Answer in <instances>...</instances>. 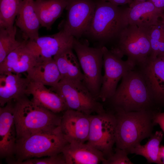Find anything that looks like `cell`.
Masks as SVG:
<instances>
[{
	"instance_id": "10",
	"label": "cell",
	"mask_w": 164,
	"mask_h": 164,
	"mask_svg": "<svg viewBox=\"0 0 164 164\" xmlns=\"http://www.w3.org/2000/svg\"><path fill=\"white\" fill-rule=\"evenodd\" d=\"M95 0H67L66 18L59 25L63 30L78 39L85 34L93 17Z\"/></svg>"
},
{
	"instance_id": "5",
	"label": "cell",
	"mask_w": 164,
	"mask_h": 164,
	"mask_svg": "<svg viewBox=\"0 0 164 164\" xmlns=\"http://www.w3.org/2000/svg\"><path fill=\"white\" fill-rule=\"evenodd\" d=\"M128 25L125 9L104 0H98L92 19L85 34L104 43L117 38Z\"/></svg>"
},
{
	"instance_id": "32",
	"label": "cell",
	"mask_w": 164,
	"mask_h": 164,
	"mask_svg": "<svg viewBox=\"0 0 164 164\" xmlns=\"http://www.w3.org/2000/svg\"><path fill=\"white\" fill-rule=\"evenodd\" d=\"M109 2L117 6L127 4H130L132 1V0H104Z\"/></svg>"
},
{
	"instance_id": "26",
	"label": "cell",
	"mask_w": 164,
	"mask_h": 164,
	"mask_svg": "<svg viewBox=\"0 0 164 164\" xmlns=\"http://www.w3.org/2000/svg\"><path fill=\"white\" fill-rule=\"evenodd\" d=\"M16 31L15 26L10 28L0 27V63L23 43L16 39Z\"/></svg>"
},
{
	"instance_id": "38",
	"label": "cell",
	"mask_w": 164,
	"mask_h": 164,
	"mask_svg": "<svg viewBox=\"0 0 164 164\" xmlns=\"http://www.w3.org/2000/svg\"><path fill=\"white\" fill-rule=\"evenodd\" d=\"M161 29L162 30V39L164 40V30H163Z\"/></svg>"
},
{
	"instance_id": "27",
	"label": "cell",
	"mask_w": 164,
	"mask_h": 164,
	"mask_svg": "<svg viewBox=\"0 0 164 164\" xmlns=\"http://www.w3.org/2000/svg\"><path fill=\"white\" fill-rule=\"evenodd\" d=\"M22 0H0V27L14 26Z\"/></svg>"
},
{
	"instance_id": "33",
	"label": "cell",
	"mask_w": 164,
	"mask_h": 164,
	"mask_svg": "<svg viewBox=\"0 0 164 164\" xmlns=\"http://www.w3.org/2000/svg\"><path fill=\"white\" fill-rule=\"evenodd\" d=\"M158 9L164 12V0H148Z\"/></svg>"
},
{
	"instance_id": "31",
	"label": "cell",
	"mask_w": 164,
	"mask_h": 164,
	"mask_svg": "<svg viewBox=\"0 0 164 164\" xmlns=\"http://www.w3.org/2000/svg\"><path fill=\"white\" fill-rule=\"evenodd\" d=\"M153 121L155 125H159L164 133V112L161 111L155 113L153 117Z\"/></svg>"
},
{
	"instance_id": "1",
	"label": "cell",
	"mask_w": 164,
	"mask_h": 164,
	"mask_svg": "<svg viewBox=\"0 0 164 164\" xmlns=\"http://www.w3.org/2000/svg\"><path fill=\"white\" fill-rule=\"evenodd\" d=\"M114 111H160L156 107L145 77L135 67L125 73L109 100Z\"/></svg>"
},
{
	"instance_id": "12",
	"label": "cell",
	"mask_w": 164,
	"mask_h": 164,
	"mask_svg": "<svg viewBox=\"0 0 164 164\" xmlns=\"http://www.w3.org/2000/svg\"><path fill=\"white\" fill-rule=\"evenodd\" d=\"M74 37L63 30L49 36L24 41L27 48L39 60L53 58L65 49L72 47Z\"/></svg>"
},
{
	"instance_id": "13",
	"label": "cell",
	"mask_w": 164,
	"mask_h": 164,
	"mask_svg": "<svg viewBox=\"0 0 164 164\" xmlns=\"http://www.w3.org/2000/svg\"><path fill=\"white\" fill-rule=\"evenodd\" d=\"M14 111V101L0 107V156L9 164L14 161L17 140Z\"/></svg>"
},
{
	"instance_id": "14",
	"label": "cell",
	"mask_w": 164,
	"mask_h": 164,
	"mask_svg": "<svg viewBox=\"0 0 164 164\" xmlns=\"http://www.w3.org/2000/svg\"><path fill=\"white\" fill-rule=\"evenodd\" d=\"M144 76L156 108H164V61L150 57L144 64L136 66Z\"/></svg>"
},
{
	"instance_id": "15",
	"label": "cell",
	"mask_w": 164,
	"mask_h": 164,
	"mask_svg": "<svg viewBox=\"0 0 164 164\" xmlns=\"http://www.w3.org/2000/svg\"><path fill=\"white\" fill-rule=\"evenodd\" d=\"M91 115L70 109L64 111L60 125L68 143H85L87 141Z\"/></svg>"
},
{
	"instance_id": "4",
	"label": "cell",
	"mask_w": 164,
	"mask_h": 164,
	"mask_svg": "<svg viewBox=\"0 0 164 164\" xmlns=\"http://www.w3.org/2000/svg\"><path fill=\"white\" fill-rule=\"evenodd\" d=\"M60 125L16 140L15 160L19 164L26 159L58 155L68 143Z\"/></svg>"
},
{
	"instance_id": "7",
	"label": "cell",
	"mask_w": 164,
	"mask_h": 164,
	"mask_svg": "<svg viewBox=\"0 0 164 164\" xmlns=\"http://www.w3.org/2000/svg\"><path fill=\"white\" fill-rule=\"evenodd\" d=\"M50 89L60 96L67 109L88 115L105 111L102 104L97 101L82 81L61 79Z\"/></svg>"
},
{
	"instance_id": "16",
	"label": "cell",
	"mask_w": 164,
	"mask_h": 164,
	"mask_svg": "<svg viewBox=\"0 0 164 164\" xmlns=\"http://www.w3.org/2000/svg\"><path fill=\"white\" fill-rule=\"evenodd\" d=\"M163 12L149 0L132 2L128 8L125 9L128 25H134L145 29L152 26H159V19Z\"/></svg>"
},
{
	"instance_id": "6",
	"label": "cell",
	"mask_w": 164,
	"mask_h": 164,
	"mask_svg": "<svg viewBox=\"0 0 164 164\" xmlns=\"http://www.w3.org/2000/svg\"><path fill=\"white\" fill-rule=\"evenodd\" d=\"M148 29L128 25L118 37L117 44L111 50L121 58L126 56L127 60L135 67L144 64L151 54Z\"/></svg>"
},
{
	"instance_id": "30",
	"label": "cell",
	"mask_w": 164,
	"mask_h": 164,
	"mask_svg": "<svg viewBox=\"0 0 164 164\" xmlns=\"http://www.w3.org/2000/svg\"><path fill=\"white\" fill-rule=\"evenodd\" d=\"M19 164H66V162L62 153V154L60 153L46 158L29 159L22 162Z\"/></svg>"
},
{
	"instance_id": "34",
	"label": "cell",
	"mask_w": 164,
	"mask_h": 164,
	"mask_svg": "<svg viewBox=\"0 0 164 164\" xmlns=\"http://www.w3.org/2000/svg\"><path fill=\"white\" fill-rule=\"evenodd\" d=\"M159 20V26L160 28L164 30V12H162L160 15Z\"/></svg>"
},
{
	"instance_id": "17",
	"label": "cell",
	"mask_w": 164,
	"mask_h": 164,
	"mask_svg": "<svg viewBox=\"0 0 164 164\" xmlns=\"http://www.w3.org/2000/svg\"><path fill=\"white\" fill-rule=\"evenodd\" d=\"M62 153L66 164H97L105 160L103 154L85 143H68Z\"/></svg>"
},
{
	"instance_id": "9",
	"label": "cell",
	"mask_w": 164,
	"mask_h": 164,
	"mask_svg": "<svg viewBox=\"0 0 164 164\" xmlns=\"http://www.w3.org/2000/svg\"><path fill=\"white\" fill-rule=\"evenodd\" d=\"M116 119L114 114L106 111L91 115L87 143L108 158L113 153L115 143Z\"/></svg>"
},
{
	"instance_id": "35",
	"label": "cell",
	"mask_w": 164,
	"mask_h": 164,
	"mask_svg": "<svg viewBox=\"0 0 164 164\" xmlns=\"http://www.w3.org/2000/svg\"><path fill=\"white\" fill-rule=\"evenodd\" d=\"M159 156L162 164H164V146H160L159 150Z\"/></svg>"
},
{
	"instance_id": "28",
	"label": "cell",
	"mask_w": 164,
	"mask_h": 164,
	"mask_svg": "<svg viewBox=\"0 0 164 164\" xmlns=\"http://www.w3.org/2000/svg\"><path fill=\"white\" fill-rule=\"evenodd\" d=\"M157 26H152L148 29L151 49V57L154 58L159 55V43L162 39V30Z\"/></svg>"
},
{
	"instance_id": "21",
	"label": "cell",
	"mask_w": 164,
	"mask_h": 164,
	"mask_svg": "<svg viewBox=\"0 0 164 164\" xmlns=\"http://www.w3.org/2000/svg\"><path fill=\"white\" fill-rule=\"evenodd\" d=\"M0 74V107L27 95L26 91L30 81L27 77L12 73Z\"/></svg>"
},
{
	"instance_id": "20",
	"label": "cell",
	"mask_w": 164,
	"mask_h": 164,
	"mask_svg": "<svg viewBox=\"0 0 164 164\" xmlns=\"http://www.w3.org/2000/svg\"><path fill=\"white\" fill-rule=\"evenodd\" d=\"M26 94L31 95L32 101L36 104L55 113L65 111L67 107L63 99L57 93L41 83L30 81L28 86Z\"/></svg>"
},
{
	"instance_id": "8",
	"label": "cell",
	"mask_w": 164,
	"mask_h": 164,
	"mask_svg": "<svg viewBox=\"0 0 164 164\" xmlns=\"http://www.w3.org/2000/svg\"><path fill=\"white\" fill-rule=\"evenodd\" d=\"M73 49L75 51L84 75L83 82L97 99L102 83L103 66L102 46L91 47L87 43L74 37Z\"/></svg>"
},
{
	"instance_id": "11",
	"label": "cell",
	"mask_w": 164,
	"mask_h": 164,
	"mask_svg": "<svg viewBox=\"0 0 164 164\" xmlns=\"http://www.w3.org/2000/svg\"><path fill=\"white\" fill-rule=\"evenodd\" d=\"M102 49L104 73L99 98L105 102L114 94L120 79L127 72L134 69L135 65L128 60H123L121 57L104 46H102Z\"/></svg>"
},
{
	"instance_id": "18",
	"label": "cell",
	"mask_w": 164,
	"mask_h": 164,
	"mask_svg": "<svg viewBox=\"0 0 164 164\" xmlns=\"http://www.w3.org/2000/svg\"><path fill=\"white\" fill-rule=\"evenodd\" d=\"M38 59L27 48L24 41L9 53L0 63V74L6 73L20 74L27 72Z\"/></svg>"
},
{
	"instance_id": "36",
	"label": "cell",
	"mask_w": 164,
	"mask_h": 164,
	"mask_svg": "<svg viewBox=\"0 0 164 164\" xmlns=\"http://www.w3.org/2000/svg\"><path fill=\"white\" fill-rule=\"evenodd\" d=\"M157 57L160 58L164 61V53L159 54Z\"/></svg>"
},
{
	"instance_id": "24",
	"label": "cell",
	"mask_w": 164,
	"mask_h": 164,
	"mask_svg": "<svg viewBox=\"0 0 164 164\" xmlns=\"http://www.w3.org/2000/svg\"><path fill=\"white\" fill-rule=\"evenodd\" d=\"M72 47L63 50L54 56V60L61 79L83 81L84 75L77 57L74 53Z\"/></svg>"
},
{
	"instance_id": "23",
	"label": "cell",
	"mask_w": 164,
	"mask_h": 164,
	"mask_svg": "<svg viewBox=\"0 0 164 164\" xmlns=\"http://www.w3.org/2000/svg\"><path fill=\"white\" fill-rule=\"evenodd\" d=\"M67 0H35V9L41 26L50 29L65 9Z\"/></svg>"
},
{
	"instance_id": "2",
	"label": "cell",
	"mask_w": 164,
	"mask_h": 164,
	"mask_svg": "<svg viewBox=\"0 0 164 164\" xmlns=\"http://www.w3.org/2000/svg\"><path fill=\"white\" fill-rule=\"evenodd\" d=\"M25 95L14 100L17 139L60 125L61 117L30 100Z\"/></svg>"
},
{
	"instance_id": "3",
	"label": "cell",
	"mask_w": 164,
	"mask_h": 164,
	"mask_svg": "<svg viewBox=\"0 0 164 164\" xmlns=\"http://www.w3.org/2000/svg\"><path fill=\"white\" fill-rule=\"evenodd\" d=\"M114 111L116 119V148L125 149L128 152L130 149L152 134L155 125L153 117L158 111Z\"/></svg>"
},
{
	"instance_id": "22",
	"label": "cell",
	"mask_w": 164,
	"mask_h": 164,
	"mask_svg": "<svg viewBox=\"0 0 164 164\" xmlns=\"http://www.w3.org/2000/svg\"><path fill=\"white\" fill-rule=\"evenodd\" d=\"M26 77L31 81L53 87L60 80V73L53 58L39 60L27 72Z\"/></svg>"
},
{
	"instance_id": "25",
	"label": "cell",
	"mask_w": 164,
	"mask_h": 164,
	"mask_svg": "<svg viewBox=\"0 0 164 164\" xmlns=\"http://www.w3.org/2000/svg\"><path fill=\"white\" fill-rule=\"evenodd\" d=\"M144 145L139 144L130 149L128 153L135 154L144 157L149 163L163 164L159 156L160 144L162 140L163 134L157 131L150 136Z\"/></svg>"
},
{
	"instance_id": "37",
	"label": "cell",
	"mask_w": 164,
	"mask_h": 164,
	"mask_svg": "<svg viewBox=\"0 0 164 164\" xmlns=\"http://www.w3.org/2000/svg\"><path fill=\"white\" fill-rule=\"evenodd\" d=\"M146 0H132V2H138L145 1Z\"/></svg>"
},
{
	"instance_id": "29",
	"label": "cell",
	"mask_w": 164,
	"mask_h": 164,
	"mask_svg": "<svg viewBox=\"0 0 164 164\" xmlns=\"http://www.w3.org/2000/svg\"><path fill=\"white\" fill-rule=\"evenodd\" d=\"M128 152L123 149L116 148L115 153H113L106 159L103 164H133L128 156Z\"/></svg>"
},
{
	"instance_id": "19",
	"label": "cell",
	"mask_w": 164,
	"mask_h": 164,
	"mask_svg": "<svg viewBox=\"0 0 164 164\" xmlns=\"http://www.w3.org/2000/svg\"><path fill=\"white\" fill-rule=\"evenodd\" d=\"M34 0H22L15 20L16 26L21 32L24 41L33 40L39 36L41 25L35 9Z\"/></svg>"
}]
</instances>
